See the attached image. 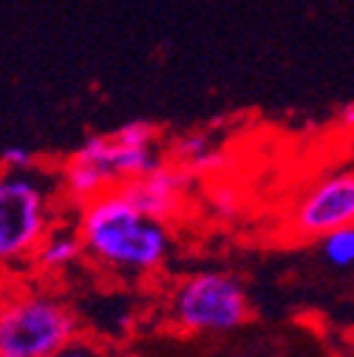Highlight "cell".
<instances>
[{"label": "cell", "mask_w": 354, "mask_h": 357, "mask_svg": "<svg viewBox=\"0 0 354 357\" xmlns=\"http://www.w3.org/2000/svg\"><path fill=\"white\" fill-rule=\"evenodd\" d=\"M85 255L122 278H151L173 255V227L142 213L122 188L105 190L74 210Z\"/></svg>", "instance_id": "1"}, {"label": "cell", "mask_w": 354, "mask_h": 357, "mask_svg": "<svg viewBox=\"0 0 354 357\" xmlns=\"http://www.w3.org/2000/svg\"><path fill=\"white\" fill-rule=\"evenodd\" d=\"M162 130L148 119H130L111 133L88 137L57 173V188L68 207H82L105 190L130 185L162 159Z\"/></svg>", "instance_id": "2"}, {"label": "cell", "mask_w": 354, "mask_h": 357, "mask_svg": "<svg viewBox=\"0 0 354 357\" xmlns=\"http://www.w3.org/2000/svg\"><path fill=\"white\" fill-rule=\"evenodd\" d=\"M162 315L182 337H221L252 321V301L238 275L199 270L167 287Z\"/></svg>", "instance_id": "3"}, {"label": "cell", "mask_w": 354, "mask_h": 357, "mask_svg": "<svg viewBox=\"0 0 354 357\" xmlns=\"http://www.w3.org/2000/svg\"><path fill=\"white\" fill-rule=\"evenodd\" d=\"M57 178L40 170L0 167V270L31 264L57 221Z\"/></svg>", "instance_id": "4"}, {"label": "cell", "mask_w": 354, "mask_h": 357, "mask_svg": "<svg viewBox=\"0 0 354 357\" xmlns=\"http://www.w3.org/2000/svg\"><path fill=\"white\" fill-rule=\"evenodd\" d=\"M74 306L46 289L0 295V357H52L79 337Z\"/></svg>", "instance_id": "5"}, {"label": "cell", "mask_w": 354, "mask_h": 357, "mask_svg": "<svg viewBox=\"0 0 354 357\" xmlns=\"http://www.w3.org/2000/svg\"><path fill=\"white\" fill-rule=\"evenodd\" d=\"M348 225H354V165H340L315 176L295 196L284 218V233L292 241L318 244Z\"/></svg>", "instance_id": "6"}, {"label": "cell", "mask_w": 354, "mask_h": 357, "mask_svg": "<svg viewBox=\"0 0 354 357\" xmlns=\"http://www.w3.org/2000/svg\"><path fill=\"white\" fill-rule=\"evenodd\" d=\"M190 173L185 167H179L176 162H170L167 156L145 176L134 178L130 185L122 188V193L134 202L142 213L159 218V221H179L187 213V202H190Z\"/></svg>", "instance_id": "7"}, {"label": "cell", "mask_w": 354, "mask_h": 357, "mask_svg": "<svg viewBox=\"0 0 354 357\" xmlns=\"http://www.w3.org/2000/svg\"><path fill=\"white\" fill-rule=\"evenodd\" d=\"M82 255H85V247H82L77 225L74 221H60V225H54V230L37 247V252L31 258V266L43 275H57V273L71 270Z\"/></svg>", "instance_id": "8"}, {"label": "cell", "mask_w": 354, "mask_h": 357, "mask_svg": "<svg viewBox=\"0 0 354 357\" xmlns=\"http://www.w3.org/2000/svg\"><path fill=\"white\" fill-rule=\"evenodd\" d=\"M164 156L179 167H185L190 176H213L227 162L224 148H221L210 133H185V137L170 142Z\"/></svg>", "instance_id": "9"}, {"label": "cell", "mask_w": 354, "mask_h": 357, "mask_svg": "<svg viewBox=\"0 0 354 357\" xmlns=\"http://www.w3.org/2000/svg\"><path fill=\"white\" fill-rule=\"evenodd\" d=\"M318 250H321V258L332 266V270H340V273L354 270V225L334 230L326 238H321Z\"/></svg>", "instance_id": "10"}, {"label": "cell", "mask_w": 354, "mask_h": 357, "mask_svg": "<svg viewBox=\"0 0 354 357\" xmlns=\"http://www.w3.org/2000/svg\"><path fill=\"white\" fill-rule=\"evenodd\" d=\"M0 167L6 170H37V153L26 145H9L0 151Z\"/></svg>", "instance_id": "11"}, {"label": "cell", "mask_w": 354, "mask_h": 357, "mask_svg": "<svg viewBox=\"0 0 354 357\" xmlns=\"http://www.w3.org/2000/svg\"><path fill=\"white\" fill-rule=\"evenodd\" d=\"M52 357H108L105 354V349L94 340V337H85V335H79L77 340H71L68 346H63L57 354H52Z\"/></svg>", "instance_id": "12"}, {"label": "cell", "mask_w": 354, "mask_h": 357, "mask_svg": "<svg viewBox=\"0 0 354 357\" xmlns=\"http://www.w3.org/2000/svg\"><path fill=\"white\" fill-rule=\"evenodd\" d=\"M340 130H346V133H351V137H354V105H348L340 114Z\"/></svg>", "instance_id": "13"}, {"label": "cell", "mask_w": 354, "mask_h": 357, "mask_svg": "<svg viewBox=\"0 0 354 357\" xmlns=\"http://www.w3.org/2000/svg\"><path fill=\"white\" fill-rule=\"evenodd\" d=\"M108 357H151V354L137 351V349H122V351H114V354H108Z\"/></svg>", "instance_id": "14"}, {"label": "cell", "mask_w": 354, "mask_h": 357, "mask_svg": "<svg viewBox=\"0 0 354 357\" xmlns=\"http://www.w3.org/2000/svg\"><path fill=\"white\" fill-rule=\"evenodd\" d=\"M238 357H270L267 351H244V354H238Z\"/></svg>", "instance_id": "15"}, {"label": "cell", "mask_w": 354, "mask_h": 357, "mask_svg": "<svg viewBox=\"0 0 354 357\" xmlns=\"http://www.w3.org/2000/svg\"><path fill=\"white\" fill-rule=\"evenodd\" d=\"M346 357H354V340L348 343V349H346Z\"/></svg>", "instance_id": "16"}, {"label": "cell", "mask_w": 354, "mask_h": 357, "mask_svg": "<svg viewBox=\"0 0 354 357\" xmlns=\"http://www.w3.org/2000/svg\"><path fill=\"white\" fill-rule=\"evenodd\" d=\"M286 357H303V354H286Z\"/></svg>", "instance_id": "17"}]
</instances>
